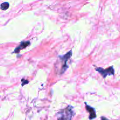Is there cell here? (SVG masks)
I'll use <instances>...</instances> for the list:
<instances>
[{
	"mask_svg": "<svg viewBox=\"0 0 120 120\" xmlns=\"http://www.w3.org/2000/svg\"><path fill=\"white\" fill-rule=\"evenodd\" d=\"M73 111L71 107L69 106L57 114V120H71Z\"/></svg>",
	"mask_w": 120,
	"mask_h": 120,
	"instance_id": "6da1fadb",
	"label": "cell"
},
{
	"mask_svg": "<svg viewBox=\"0 0 120 120\" xmlns=\"http://www.w3.org/2000/svg\"><path fill=\"white\" fill-rule=\"evenodd\" d=\"M96 71L99 72L104 78H105L107 76L113 75L114 74V70L113 67H110L106 69H103L100 68H96Z\"/></svg>",
	"mask_w": 120,
	"mask_h": 120,
	"instance_id": "7a4b0ae2",
	"label": "cell"
},
{
	"mask_svg": "<svg viewBox=\"0 0 120 120\" xmlns=\"http://www.w3.org/2000/svg\"><path fill=\"white\" fill-rule=\"evenodd\" d=\"M71 54H72V52H71V51L70 50V52H69L68 53L66 54V55H64L63 56L60 57V58L61 59V60L64 62V64H63V65L62 66V68H61L60 73L62 74L63 73H64V71H65V70H66L67 68H68V66H67V64H66V62H67V61H68V60L69 59L70 57H71Z\"/></svg>",
	"mask_w": 120,
	"mask_h": 120,
	"instance_id": "3957f363",
	"label": "cell"
},
{
	"mask_svg": "<svg viewBox=\"0 0 120 120\" xmlns=\"http://www.w3.org/2000/svg\"><path fill=\"white\" fill-rule=\"evenodd\" d=\"M29 45H30V42H29V41H25V42H21V44L15 49L14 53H19L22 49L26 48V47L28 46Z\"/></svg>",
	"mask_w": 120,
	"mask_h": 120,
	"instance_id": "277c9868",
	"label": "cell"
},
{
	"mask_svg": "<svg viewBox=\"0 0 120 120\" xmlns=\"http://www.w3.org/2000/svg\"><path fill=\"white\" fill-rule=\"evenodd\" d=\"M86 110L89 111V112L90 113V119L93 120L94 118H95L96 117V114L95 112V110L94 109H93L92 107H91L89 105L86 104Z\"/></svg>",
	"mask_w": 120,
	"mask_h": 120,
	"instance_id": "5b68a950",
	"label": "cell"
},
{
	"mask_svg": "<svg viewBox=\"0 0 120 120\" xmlns=\"http://www.w3.org/2000/svg\"><path fill=\"white\" fill-rule=\"evenodd\" d=\"M9 7V4L8 2H4L2 3L1 5V8L2 10H7Z\"/></svg>",
	"mask_w": 120,
	"mask_h": 120,
	"instance_id": "8992f818",
	"label": "cell"
}]
</instances>
